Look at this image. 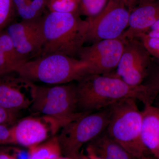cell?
I'll use <instances>...</instances> for the list:
<instances>
[{
	"label": "cell",
	"mask_w": 159,
	"mask_h": 159,
	"mask_svg": "<svg viewBox=\"0 0 159 159\" xmlns=\"http://www.w3.org/2000/svg\"><path fill=\"white\" fill-rule=\"evenodd\" d=\"M77 82V105L80 112L101 110L128 98L139 100L145 105L152 104L157 97L146 84L129 85L111 73L89 74Z\"/></svg>",
	"instance_id": "obj_1"
},
{
	"label": "cell",
	"mask_w": 159,
	"mask_h": 159,
	"mask_svg": "<svg viewBox=\"0 0 159 159\" xmlns=\"http://www.w3.org/2000/svg\"><path fill=\"white\" fill-rule=\"evenodd\" d=\"M78 13L48 11L43 17L41 56L53 54L75 57L86 41L89 24Z\"/></svg>",
	"instance_id": "obj_2"
},
{
	"label": "cell",
	"mask_w": 159,
	"mask_h": 159,
	"mask_svg": "<svg viewBox=\"0 0 159 159\" xmlns=\"http://www.w3.org/2000/svg\"><path fill=\"white\" fill-rule=\"evenodd\" d=\"M20 77L35 83L59 84L78 81L91 74L86 63L64 54H53L30 60L16 72Z\"/></svg>",
	"instance_id": "obj_3"
},
{
	"label": "cell",
	"mask_w": 159,
	"mask_h": 159,
	"mask_svg": "<svg viewBox=\"0 0 159 159\" xmlns=\"http://www.w3.org/2000/svg\"><path fill=\"white\" fill-rule=\"evenodd\" d=\"M135 99H123L110 106L106 132L135 159L148 155L142 139L143 115Z\"/></svg>",
	"instance_id": "obj_4"
},
{
	"label": "cell",
	"mask_w": 159,
	"mask_h": 159,
	"mask_svg": "<svg viewBox=\"0 0 159 159\" xmlns=\"http://www.w3.org/2000/svg\"><path fill=\"white\" fill-rule=\"evenodd\" d=\"M31 111L51 117L61 128L84 112L78 111L77 84L68 83L48 87L32 84Z\"/></svg>",
	"instance_id": "obj_5"
},
{
	"label": "cell",
	"mask_w": 159,
	"mask_h": 159,
	"mask_svg": "<svg viewBox=\"0 0 159 159\" xmlns=\"http://www.w3.org/2000/svg\"><path fill=\"white\" fill-rule=\"evenodd\" d=\"M111 116L110 107L86 113L61 128L59 140L61 152L73 159H78L81 147L106 130Z\"/></svg>",
	"instance_id": "obj_6"
},
{
	"label": "cell",
	"mask_w": 159,
	"mask_h": 159,
	"mask_svg": "<svg viewBox=\"0 0 159 159\" xmlns=\"http://www.w3.org/2000/svg\"><path fill=\"white\" fill-rule=\"evenodd\" d=\"M127 6L118 0H109L100 12L88 17L86 42L93 43L102 40L119 38L127 29L129 16Z\"/></svg>",
	"instance_id": "obj_7"
},
{
	"label": "cell",
	"mask_w": 159,
	"mask_h": 159,
	"mask_svg": "<svg viewBox=\"0 0 159 159\" xmlns=\"http://www.w3.org/2000/svg\"><path fill=\"white\" fill-rule=\"evenodd\" d=\"M151 63L150 54L140 40L125 41L124 51L113 74L129 85H142L148 76Z\"/></svg>",
	"instance_id": "obj_8"
},
{
	"label": "cell",
	"mask_w": 159,
	"mask_h": 159,
	"mask_svg": "<svg viewBox=\"0 0 159 159\" xmlns=\"http://www.w3.org/2000/svg\"><path fill=\"white\" fill-rule=\"evenodd\" d=\"M125 44V41L120 38L102 40L84 46L77 56L88 65L91 74H109L116 69Z\"/></svg>",
	"instance_id": "obj_9"
},
{
	"label": "cell",
	"mask_w": 159,
	"mask_h": 159,
	"mask_svg": "<svg viewBox=\"0 0 159 159\" xmlns=\"http://www.w3.org/2000/svg\"><path fill=\"white\" fill-rule=\"evenodd\" d=\"M43 17L12 22L6 29L18 53L26 61L39 57L42 53Z\"/></svg>",
	"instance_id": "obj_10"
},
{
	"label": "cell",
	"mask_w": 159,
	"mask_h": 159,
	"mask_svg": "<svg viewBox=\"0 0 159 159\" xmlns=\"http://www.w3.org/2000/svg\"><path fill=\"white\" fill-rule=\"evenodd\" d=\"M10 128L12 144L29 148L55 136L61 126L53 118L43 116L24 118Z\"/></svg>",
	"instance_id": "obj_11"
},
{
	"label": "cell",
	"mask_w": 159,
	"mask_h": 159,
	"mask_svg": "<svg viewBox=\"0 0 159 159\" xmlns=\"http://www.w3.org/2000/svg\"><path fill=\"white\" fill-rule=\"evenodd\" d=\"M14 73L0 76V106L18 112L30 107L33 101L32 82L13 76Z\"/></svg>",
	"instance_id": "obj_12"
},
{
	"label": "cell",
	"mask_w": 159,
	"mask_h": 159,
	"mask_svg": "<svg viewBox=\"0 0 159 159\" xmlns=\"http://www.w3.org/2000/svg\"><path fill=\"white\" fill-rule=\"evenodd\" d=\"M159 19V0H139L130 11L128 26L120 38L125 41L145 34Z\"/></svg>",
	"instance_id": "obj_13"
},
{
	"label": "cell",
	"mask_w": 159,
	"mask_h": 159,
	"mask_svg": "<svg viewBox=\"0 0 159 159\" xmlns=\"http://www.w3.org/2000/svg\"><path fill=\"white\" fill-rule=\"evenodd\" d=\"M142 111V142L148 152L159 159V107L145 105Z\"/></svg>",
	"instance_id": "obj_14"
},
{
	"label": "cell",
	"mask_w": 159,
	"mask_h": 159,
	"mask_svg": "<svg viewBox=\"0 0 159 159\" xmlns=\"http://www.w3.org/2000/svg\"><path fill=\"white\" fill-rule=\"evenodd\" d=\"M88 146L101 159H135L106 130L90 142Z\"/></svg>",
	"instance_id": "obj_15"
},
{
	"label": "cell",
	"mask_w": 159,
	"mask_h": 159,
	"mask_svg": "<svg viewBox=\"0 0 159 159\" xmlns=\"http://www.w3.org/2000/svg\"><path fill=\"white\" fill-rule=\"evenodd\" d=\"M48 0H31L22 7L16 10L24 20H31L41 17L45 13Z\"/></svg>",
	"instance_id": "obj_16"
},
{
	"label": "cell",
	"mask_w": 159,
	"mask_h": 159,
	"mask_svg": "<svg viewBox=\"0 0 159 159\" xmlns=\"http://www.w3.org/2000/svg\"><path fill=\"white\" fill-rule=\"evenodd\" d=\"M80 1L81 0H48L47 8L50 11L79 14V8Z\"/></svg>",
	"instance_id": "obj_17"
},
{
	"label": "cell",
	"mask_w": 159,
	"mask_h": 159,
	"mask_svg": "<svg viewBox=\"0 0 159 159\" xmlns=\"http://www.w3.org/2000/svg\"><path fill=\"white\" fill-rule=\"evenodd\" d=\"M0 47L3 53L13 61L21 66L26 62L18 53L11 37L6 30L0 31Z\"/></svg>",
	"instance_id": "obj_18"
},
{
	"label": "cell",
	"mask_w": 159,
	"mask_h": 159,
	"mask_svg": "<svg viewBox=\"0 0 159 159\" xmlns=\"http://www.w3.org/2000/svg\"><path fill=\"white\" fill-rule=\"evenodd\" d=\"M109 0H81L80 4V15L87 18L93 17L99 14L106 6Z\"/></svg>",
	"instance_id": "obj_19"
},
{
	"label": "cell",
	"mask_w": 159,
	"mask_h": 159,
	"mask_svg": "<svg viewBox=\"0 0 159 159\" xmlns=\"http://www.w3.org/2000/svg\"><path fill=\"white\" fill-rule=\"evenodd\" d=\"M16 13L13 0H0V31L12 23Z\"/></svg>",
	"instance_id": "obj_20"
},
{
	"label": "cell",
	"mask_w": 159,
	"mask_h": 159,
	"mask_svg": "<svg viewBox=\"0 0 159 159\" xmlns=\"http://www.w3.org/2000/svg\"><path fill=\"white\" fill-rule=\"evenodd\" d=\"M151 56L159 61V38L151 37L147 34H143L138 38Z\"/></svg>",
	"instance_id": "obj_21"
},
{
	"label": "cell",
	"mask_w": 159,
	"mask_h": 159,
	"mask_svg": "<svg viewBox=\"0 0 159 159\" xmlns=\"http://www.w3.org/2000/svg\"><path fill=\"white\" fill-rule=\"evenodd\" d=\"M20 66L0 51V71L3 74L16 73Z\"/></svg>",
	"instance_id": "obj_22"
},
{
	"label": "cell",
	"mask_w": 159,
	"mask_h": 159,
	"mask_svg": "<svg viewBox=\"0 0 159 159\" xmlns=\"http://www.w3.org/2000/svg\"><path fill=\"white\" fill-rule=\"evenodd\" d=\"M149 79L147 83L145 84L150 88L154 93L157 96L159 94V66L154 69L151 68V66L148 76Z\"/></svg>",
	"instance_id": "obj_23"
},
{
	"label": "cell",
	"mask_w": 159,
	"mask_h": 159,
	"mask_svg": "<svg viewBox=\"0 0 159 159\" xmlns=\"http://www.w3.org/2000/svg\"><path fill=\"white\" fill-rule=\"evenodd\" d=\"M17 113L0 106V125L8 126L14 124L17 120Z\"/></svg>",
	"instance_id": "obj_24"
},
{
	"label": "cell",
	"mask_w": 159,
	"mask_h": 159,
	"mask_svg": "<svg viewBox=\"0 0 159 159\" xmlns=\"http://www.w3.org/2000/svg\"><path fill=\"white\" fill-rule=\"evenodd\" d=\"M12 144L10 128L0 125V144Z\"/></svg>",
	"instance_id": "obj_25"
},
{
	"label": "cell",
	"mask_w": 159,
	"mask_h": 159,
	"mask_svg": "<svg viewBox=\"0 0 159 159\" xmlns=\"http://www.w3.org/2000/svg\"><path fill=\"white\" fill-rule=\"evenodd\" d=\"M80 159H101L89 146L87 148V154L84 155L80 153Z\"/></svg>",
	"instance_id": "obj_26"
},
{
	"label": "cell",
	"mask_w": 159,
	"mask_h": 159,
	"mask_svg": "<svg viewBox=\"0 0 159 159\" xmlns=\"http://www.w3.org/2000/svg\"><path fill=\"white\" fill-rule=\"evenodd\" d=\"M0 159H18L16 155L11 154L6 149H0Z\"/></svg>",
	"instance_id": "obj_27"
},
{
	"label": "cell",
	"mask_w": 159,
	"mask_h": 159,
	"mask_svg": "<svg viewBox=\"0 0 159 159\" xmlns=\"http://www.w3.org/2000/svg\"><path fill=\"white\" fill-rule=\"evenodd\" d=\"M31 0H13V4L15 10L22 7Z\"/></svg>",
	"instance_id": "obj_28"
},
{
	"label": "cell",
	"mask_w": 159,
	"mask_h": 159,
	"mask_svg": "<svg viewBox=\"0 0 159 159\" xmlns=\"http://www.w3.org/2000/svg\"><path fill=\"white\" fill-rule=\"evenodd\" d=\"M139 0H127V8L129 12L136 6Z\"/></svg>",
	"instance_id": "obj_29"
},
{
	"label": "cell",
	"mask_w": 159,
	"mask_h": 159,
	"mask_svg": "<svg viewBox=\"0 0 159 159\" xmlns=\"http://www.w3.org/2000/svg\"><path fill=\"white\" fill-rule=\"evenodd\" d=\"M159 31V19L157 20L156 22L151 27L150 30L148 31Z\"/></svg>",
	"instance_id": "obj_30"
},
{
	"label": "cell",
	"mask_w": 159,
	"mask_h": 159,
	"mask_svg": "<svg viewBox=\"0 0 159 159\" xmlns=\"http://www.w3.org/2000/svg\"><path fill=\"white\" fill-rule=\"evenodd\" d=\"M151 37L158 38H159V31H148L147 33H146Z\"/></svg>",
	"instance_id": "obj_31"
},
{
	"label": "cell",
	"mask_w": 159,
	"mask_h": 159,
	"mask_svg": "<svg viewBox=\"0 0 159 159\" xmlns=\"http://www.w3.org/2000/svg\"><path fill=\"white\" fill-rule=\"evenodd\" d=\"M154 157H152L149 156L148 155L146 156H145L142 157V158H140L139 159H155Z\"/></svg>",
	"instance_id": "obj_32"
},
{
	"label": "cell",
	"mask_w": 159,
	"mask_h": 159,
	"mask_svg": "<svg viewBox=\"0 0 159 159\" xmlns=\"http://www.w3.org/2000/svg\"><path fill=\"white\" fill-rule=\"evenodd\" d=\"M118 1L121 2L123 3V4L126 5V6L127 7V0H118Z\"/></svg>",
	"instance_id": "obj_33"
},
{
	"label": "cell",
	"mask_w": 159,
	"mask_h": 159,
	"mask_svg": "<svg viewBox=\"0 0 159 159\" xmlns=\"http://www.w3.org/2000/svg\"><path fill=\"white\" fill-rule=\"evenodd\" d=\"M58 159H73L72 158H71L69 157H61V156Z\"/></svg>",
	"instance_id": "obj_34"
},
{
	"label": "cell",
	"mask_w": 159,
	"mask_h": 159,
	"mask_svg": "<svg viewBox=\"0 0 159 159\" xmlns=\"http://www.w3.org/2000/svg\"><path fill=\"white\" fill-rule=\"evenodd\" d=\"M4 74H3V73H2V72H1V71H0V76H2V75H4Z\"/></svg>",
	"instance_id": "obj_35"
},
{
	"label": "cell",
	"mask_w": 159,
	"mask_h": 159,
	"mask_svg": "<svg viewBox=\"0 0 159 159\" xmlns=\"http://www.w3.org/2000/svg\"><path fill=\"white\" fill-rule=\"evenodd\" d=\"M80 159V155L79 158V159Z\"/></svg>",
	"instance_id": "obj_36"
},
{
	"label": "cell",
	"mask_w": 159,
	"mask_h": 159,
	"mask_svg": "<svg viewBox=\"0 0 159 159\" xmlns=\"http://www.w3.org/2000/svg\"></svg>",
	"instance_id": "obj_37"
}]
</instances>
